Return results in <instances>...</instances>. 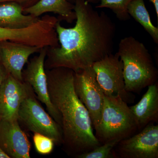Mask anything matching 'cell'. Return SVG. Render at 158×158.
<instances>
[{
	"label": "cell",
	"mask_w": 158,
	"mask_h": 158,
	"mask_svg": "<svg viewBox=\"0 0 158 158\" xmlns=\"http://www.w3.org/2000/svg\"><path fill=\"white\" fill-rule=\"evenodd\" d=\"M75 25H56L59 46L47 48L51 69L64 67L78 72L113 53L116 26L104 11L98 12L86 0H75Z\"/></svg>",
	"instance_id": "1"
},
{
	"label": "cell",
	"mask_w": 158,
	"mask_h": 158,
	"mask_svg": "<svg viewBox=\"0 0 158 158\" xmlns=\"http://www.w3.org/2000/svg\"><path fill=\"white\" fill-rule=\"evenodd\" d=\"M46 72L51 101L61 116L65 149L77 156L102 144L94 134L88 110L75 91L74 72L57 67Z\"/></svg>",
	"instance_id": "2"
},
{
	"label": "cell",
	"mask_w": 158,
	"mask_h": 158,
	"mask_svg": "<svg viewBox=\"0 0 158 158\" xmlns=\"http://www.w3.org/2000/svg\"><path fill=\"white\" fill-rule=\"evenodd\" d=\"M123 64L125 87L128 92L139 94L157 81L158 71L143 43L133 36L123 38L117 52Z\"/></svg>",
	"instance_id": "3"
},
{
	"label": "cell",
	"mask_w": 158,
	"mask_h": 158,
	"mask_svg": "<svg viewBox=\"0 0 158 158\" xmlns=\"http://www.w3.org/2000/svg\"><path fill=\"white\" fill-rule=\"evenodd\" d=\"M127 104L121 98L104 94L100 120L94 130V135L101 144L121 141L138 131L135 116Z\"/></svg>",
	"instance_id": "4"
},
{
	"label": "cell",
	"mask_w": 158,
	"mask_h": 158,
	"mask_svg": "<svg viewBox=\"0 0 158 158\" xmlns=\"http://www.w3.org/2000/svg\"><path fill=\"white\" fill-rule=\"evenodd\" d=\"M92 67L97 81L105 95L119 98L127 104L134 102L135 95L126 90L123 64L117 52L95 62Z\"/></svg>",
	"instance_id": "5"
},
{
	"label": "cell",
	"mask_w": 158,
	"mask_h": 158,
	"mask_svg": "<svg viewBox=\"0 0 158 158\" xmlns=\"http://www.w3.org/2000/svg\"><path fill=\"white\" fill-rule=\"evenodd\" d=\"M74 87L78 97L88 110L95 130L100 120L104 94L92 66L74 72Z\"/></svg>",
	"instance_id": "6"
},
{
	"label": "cell",
	"mask_w": 158,
	"mask_h": 158,
	"mask_svg": "<svg viewBox=\"0 0 158 158\" xmlns=\"http://www.w3.org/2000/svg\"><path fill=\"white\" fill-rule=\"evenodd\" d=\"M21 120L34 133L49 137L55 142L63 143L62 128L33 98L29 95L24 99L18 113V120Z\"/></svg>",
	"instance_id": "7"
},
{
	"label": "cell",
	"mask_w": 158,
	"mask_h": 158,
	"mask_svg": "<svg viewBox=\"0 0 158 158\" xmlns=\"http://www.w3.org/2000/svg\"><path fill=\"white\" fill-rule=\"evenodd\" d=\"M154 123L118 142L113 148L116 158H158V125Z\"/></svg>",
	"instance_id": "8"
},
{
	"label": "cell",
	"mask_w": 158,
	"mask_h": 158,
	"mask_svg": "<svg viewBox=\"0 0 158 158\" xmlns=\"http://www.w3.org/2000/svg\"><path fill=\"white\" fill-rule=\"evenodd\" d=\"M47 48L40 49L38 56L29 62L23 73V77L31 86L40 101L45 105L49 113L61 127V117L51 101L49 94L47 76L45 70V60Z\"/></svg>",
	"instance_id": "9"
},
{
	"label": "cell",
	"mask_w": 158,
	"mask_h": 158,
	"mask_svg": "<svg viewBox=\"0 0 158 158\" xmlns=\"http://www.w3.org/2000/svg\"><path fill=\"white\" fill-rule=\"evenodd\" d=\"M42 48L8 40L0 41V62L9 74L23 81V69L29 57Z\"/></svg>",
	"instance_id": "10"
},
{
	"label": "cell",
	"mask_w": 158,
	"mask_h": 158,
	"mask_svg": "<svg viewBox=\"0 0 158 158\" xmlns=\"http://www.w3.org/2000/svg\"><path fill=\"white\" fill-rule=\"evenodd\" d=\"M27 86L8 74L0 87V121L18 120L20 106L29 95Z\"/></svg>",
	"instance_id": "11"
},
{
	"label": "cell",
	"mask_w": 158,
	"mask_h": 158,
	"mask_svg": "<svg viewBox=\"0 0 158 158\" xmlns=\"http://www.w3.org/2000/svg\"><path fill=\"white\" fill-rule=\"evenodd\" d=\"M18 121H0V147L10 158H30L31 144Z\"/></svg>",
	"instance_id": "12"
},
{
	"label": "cell",
	"mask_w": 158,
	"mask_h": 158,
	"mask_svg": "<svg viewBox=\"0 0 158 158\" xmlns=\"http://www.w3.org/2000/svg\"><path fill=\"white\" fill-rule=\"evenodd\" d=\"M157 81L148 86L140 101L130 107L135 116L138 131H141L150 123L158 121V86Z\"/></svg>",
	"instance_id": "13"
},
{
	"label": "cell",
	"mask_w": 158,
	"mask_h": 158,
	"mask_svg": "<svg viewBox=\"0 0 158 158\" xmlns=\"http://www.w3.org/2000/svg\"><path fill=\"white\" fill-rule=\"evenodd\" d=\"M74 4L68 0H39L33 6L23 9V13L39 18L48 12L58 14L61 19L71 23L76 19Z\"/></svg>",
	"instance_id": "14"
},
{
	"label": "cell",
	"mask_w": 158,
	"mask_h": 158,
	"mask_svg": "<svg viewBox=\"0 0 158 158\" xmlns=\"http://www.w3.org/2000/svg\"><path fill=\"white\" fill-rule=\"evenodd\" d=\"M23 8L18 3L8 2L0 3V27L19 29L36 23L40 18L23 13Z\"/></svg>",
	"instance_id": "15"
},
{
	"label": "cell",
	"mask_w": 158,
	"mask_h": 158,
	"mask_svg": "<svg viewBox=\"0 0 158 158\" xmlns=\"http://www.w3.org/2000/svg\"><path fill=\"white\" fill-rule=\"evenodd\" d=\"M128 12L140 23L156 44H158V28L153 24L144 0H133L128 7Z\"/></svg>",
	"instance_id": "16"
},
{
	"label": "cell",
	"mask_w": 158,
	"mask_h": 158,
	"mask_svg": "<svg viewBox=\"0 0 158 158\" xmlns=\"http://www.w3.org/2000/svg\"><path fill=\"white\" fill-rule=\"evenodd\" d=\"M133 0H100L97 9L107 8L115 13L118 19L127 21L131 16L128 12V7Z\"/></svg>",
	"instance_id": "17"
},
{
	"label": "cell",
	"mask_w": 158,
	"mask_h": 158,
	"mask_svg": "<svg viewBox=\"0 0 158 158\" xmlns=\"http://www.w3.org/2000/svg\"><path fill=\"white\" fill-rule=\"evenodd\" d=\"M120 141L114 140L99 145L88 152L77 156L78 158H116L113 148Z\"/></svg>",
	"instance_id": "18"
},
{
	"label": "cell",
	"mask_w": 158,
	"mask_h": 158,
	"mask_svg": "<svg viewBox=\"0 0 158 158\" xmlns=\"http://www.w3.org/2000/svg\"><path fill=\"white\" fill-rule=\"evenodd\" d=\"M33 141L36 150L41 154L50 153L54 147V141L52 138L38 133H34Z\"/></svg>",
	"instance_id": "19"
},
{
	"label": "cell",
	"mask_w": 158,
	"mask_h": 158,
	"mask_svg": "<svg viewBox=\"0 0 158 158\" xmlns=\"http://www.w3.org/2000/svg\"><path fill=\"white\" fill-rule=\"evenodd\" d=\"M39 0H0V3L8 2H15L19 4L25 9L33 6Z\"/></svg>",
	"instance_id": "20"
},
{
	"label": "cell",
	"mask_w": 158,
	"mask_h": 158,
	"mask_svg": "<svg viewBox=\"0 0 158 158\" xmlns=\"http://www.w3.org/2000/svg\"><path fill=\"white\" fill-rule=\"evenodd\" d=\"M8 75V73L0 62V87Z\"/></svg>",
	"instance_id": "21"
},
{
	"label": "cell",
	"mask_w": 158,
	"mask_h": 158,
	"mask_svg": "<svg viewBox=\"0 0 158 158\" xmlns=\"http://www.w3.org/2000/svg\"><path fill=\"white\" fill-rule=\"evenodd\" d=\"M149 1L152 3L154 7L157 17L158 19V0H149Z\"/></svg>",
	"instance_id": "22"
},
{
	"label": "cell",
	"mask_w": 158,
	"mask_h": 158,
	"mask_svg": "<svg viewBox=\"0 0 158 158\" xmlns=\"http://www.w3.org/2000/svg\"><path fill=\"white\" fill-rule=\"evenodd\" d=\"M0 158H10L0 147Z\"/></svg>",
	"instance_id": "23"
},
{
	"label": "cell",
	"mask_w": 158,
	"mask_h": 158,
	"mask_svg": "<svg viewBox=\"0 0 158 158\" xmlns=\"http://www.w3.org/2000/svg\"><path fill=\"white\" fill-rule=\"evenodd\" d=\"M90 3H97L99 2L100 0H86Z\"/></svg>",
	"instance_id": "24"
}]
</instances>
